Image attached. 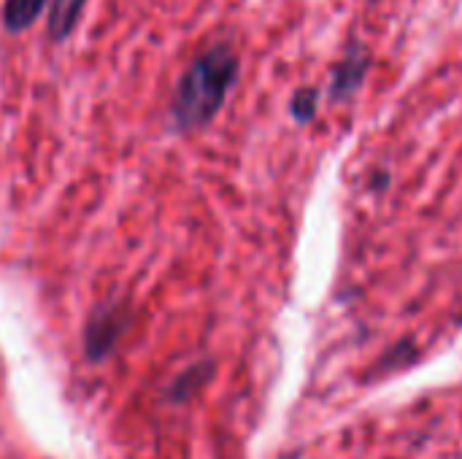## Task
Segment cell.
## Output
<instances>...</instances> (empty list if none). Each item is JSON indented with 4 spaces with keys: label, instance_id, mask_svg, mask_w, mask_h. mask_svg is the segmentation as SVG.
Masks as SVG:
<instances>
[{
    "label": "cell",
    "instance_id": "5b68a950",
    "mask_svg": "<svg viewBox=\"0 0 462 459\" xmlns=\"http://www.w3.org/2000/svg\"><path fill=\"white\" fill-rule=\"evenodd\" d=\"M49 0H5L3 5V24L8 32H22L27 30L43 11Z\"/></svg>",
    "mask_w": 462,
    "mask_h": 459
},
{
    "label": "cell",
    "instance_id": "7a4b0ae2",
    "mask_svg": "<svg viewBox=\"0 0 462 459\" xmlns=\"http://www.w3.org/2000/svg\"><path fill=\"white\" fill-rule=\"evenodd\" d=\"M130 327L127 303H103L84 327V352L92 363H100L114 352L125 330Z\"/></svg>",
    "mask_w": 462,
    "mask_h": 459
},
{
    "label": "cell",
    "instance_id": "8992f818",
    "mask_svg": "<svg viewBox=\"0 0 462 459\" xmlns=\"http://www.w3.org/2000/svg\"><path fill=\"white\" fill-rule=\"evenodd\" d=\"M208 376H211V365H195V368H189L187 373H181L173 381V398H179V400L189 398L200 384H206Z\"/></svg>",
    "mask_w": 462,
    "mask_h": 459
},
{
    "label": "cell",
    "instance_id": "277c9868",
    "mask_svg": "<svg viewBox=\"0 0 462 459\" xmlns=\"http://www.w3.org/2000/svg\"><path fill=\"white\" fill-rule=\"evenodd\" d=\"M87 0H49V19H46V30L51 43H62L79 24L81 14H84Z\"/></svg>",
    "mask_w": 462,
    "mask_h": 459
},
{
    "label": "cell",
    "instance_id": "3957f363",
    "mask_svg": "<svg viewBox=\"0 0 462 459\" xmlns=\"http://www.w3.org/2000/svg\"><path fill=\"white\" fill-rule=\"evenodd\" d=\"M365 73H368V54H365L363 46H355L333 73V95L336 97H349L363 84Z\"/></svg>",
    "mask_w": 462,
    "mask_h": 459
},
{
    "label": "cell",
    "instance_id": "52a82bcc",
    "mask_svg": "<svg viewBox=\"0 0 462 459\" xmlns=\"http://www.w3.org/2000/svg\"><path fill=\"white\" fill-rule=\"evenodd\" d=\"M317 111V89H300L295 97H292V114L298 122H309Z\"/></svg>",
    "mask_w": 462,
    "mask_h": 459
},
{
    "label": "cell",
    "instance_id": "ba28073f",
    "mask_svg": "<svg viewBox=\"0 0 462 459\" xmlns=\"http://www.w3.org/2000/svg\"><path fill=\"white\" fill-rule=\"evenodd\" d=\"M457 322H460V325H462V314H460V319H457Z\"/></svg>",
    "mask_w": 462,
    "mask_h": 459
},
{
    "label": "cell",
    "instance_id": "6da1fadb",
    "mask_svg": "<svg viewBox=\"0 0 462 459\" xmlns=\"http://www.w3.org/2000/svg\"><path fill=\"white\" fill-rule=\"evenodd\" d=\"M238 78V54L227 43H214L198 54L181 73L173 97L171 119L179 133H192L206 127L227 100Z\"/></svg>",
    "mask_w": 462,
    "mask_h": 459
}]
</instances>
